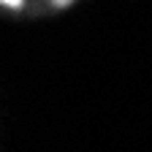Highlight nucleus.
<instances>
[{
    "label": "nucleus",
    "mask_w": 152,
    "mask_h": 152,
    "mask_svg": "<svg viewBox=\"0 0 152 152\" xmlns=\"http://www.w3.org/2000/svg\"><path fill=\"white\" fill-rule=\"evenodd\" d=\"M3 6H8V8H19V6H22V0H3Z\"/></svg>",
    "instance_id": "f257e3e1"
},
{
    "label": "nucleus",
    "mask_w": 152,
    "mask_h": 152,
    "mask_svg": "<svg viewBox=\"0 0 152 152\" xmlns=\"http://www.w3.org/2000/svg\"><path fill=\"white\" fill-rule=\"evenodd\" d=\"M52 3H54V6H68L71 0H52Z\"/></svg>",
    "instance_id": "f03ea898"
}]
</instances>
